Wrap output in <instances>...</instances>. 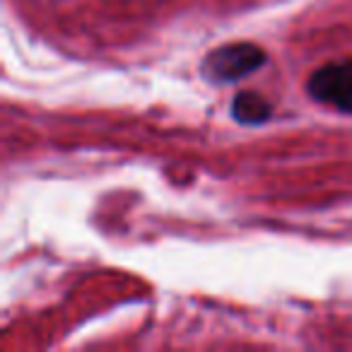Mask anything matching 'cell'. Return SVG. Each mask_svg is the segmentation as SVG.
I'll return each instance as SVG.
<instances>
[{"instance_id":"6da1fadb","label":"cell","mask_w":352,"mask_h":352,"mask_svg":"<svg viewBox=\"0 0 352 352\" xmlns=\"http://www.w3.org/2000/svg\"><path fill=\"white\" fill-rule=\"evenodd\" d=\"M265 63V51L249 41H236V44H225L220 49L210 51L203 58L201 73L208 82H236V80L246 78V75L256 73L263 68Z\"/></svg>"},{"instance_id":"7a4b0ae2","label":"cell","mask_w":352,"mask_h":352,"mask_svg":"<svg viewBox=\"0 0 352 352\" xmlns=\"http://www.w3.org/2000/svg\"><path fill=\"white\" fill-rule=\"evenodd\" d=\"M307 92L316 102L328 104V107L352 116V60L318 68L309 78Z\"/></svg>"},{"instance_id":"3957f363","label":"cell","mask_w":352,"mask_h":352,"mask_svg":"<svg viewBox=\"0 0 352 352\" xmlns=\"http://www.w3.org/2000/svg\"><path fill=\"white\" fill-rule=\"evenodd\" d=\"M273 113V104L258 92H239L232 102V116L241 126H258Z\"/></svg>"}]
</instances>
